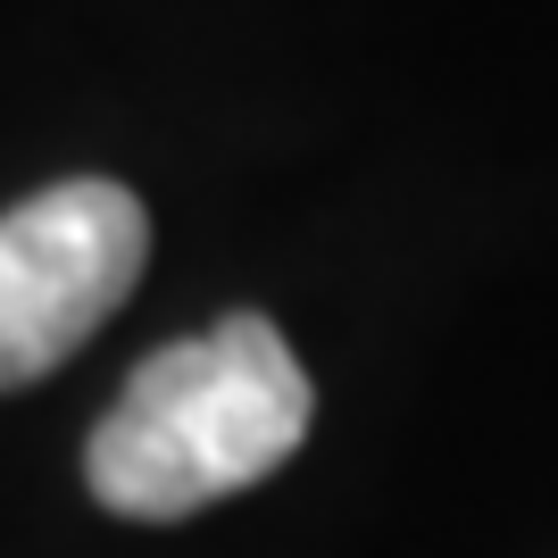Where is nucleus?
I'll return each mask as SVG.
<instances>
[{"label":"nucleus","mask_w":558,"mask_h":558,"mask_svg":"<svg viewBox=\"0 0 558 558\" xmlns=\"http://www.w3.org/2000/svg\"><path fill=\"white\" fill-rule=\"evenodd\" d=\"M308 417H317V392L276 317L233 308L209 333L150 350L125 375V392L84 442V484L117 517L175 525L276 475L308 442Z\"/></svg>","instance_id":"obj_1"},{"label":"nucleus","mask_w":558,"mask_h":558,"mask_svg":"<svg viewBox=\"0 0 558 558\" xmlns=\"http://www.w3.org/2000/svg\"><path fill=\"white\" fill-rule=\"evenodd\" d=\"M150 258V217L109 175H68L0 217V392L43 384L109 326Z\"/></svg>","instance_id":"obj_2"}]
</instances>
